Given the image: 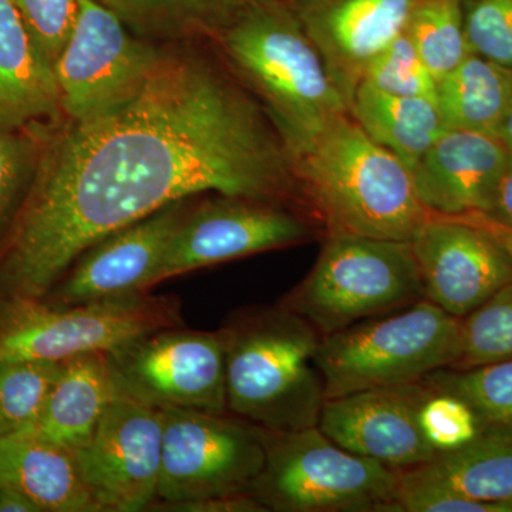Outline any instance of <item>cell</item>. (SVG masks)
I'll return each mask as SVG.
<instances>
[{"label": "cell", "mask_w": 512, "mask_h": 512, "mask_svg": "<svg viewBox=\"0 0 512 512\" xmlns=\"http://www.w3.org/2000/svg\"><path fill=\"white\" fill-rule=\"evenodd\" d=\"M163 412L117 396L76 451L100 512L147 511L157 501L163 460Z\"/></svg>", "instance_id": "cell-13"}, {"label": "cell", "mask_w": 512, "mask_h": 512, "mask_svg": "<svg viewBox=\"0 0 512 512\" xmlns=\"http://www.w3.org/2000/svg\"><path fill=\"white\" fill-rule=\"evenodd\" d=\"M62 116L55 67L15 3L0 0V128H33Z\"/></svg>", "instance_id": "cell-19"}, {"label": "cell", "mask_w": 512, "mask_h": 512, "mask_svg": "<svg viewBox=\"0 0 512 512\" xmlns=\"http://www.w3.org/2000/svg\"><path fill=\"white\" fill-rule=\"evenodd\" d=\"M36 42L55 67L76 22L79 0H12Z\"/></svg>", "instance_id": "cell-33"}, {"label": "cell", "mask_w": 512, "mask_h": 512, "mask_svg": "<svg viewBox=\"0 0 512 512\" xmlns=\"http://www.w3.org/2000/svg\"><path fill=\"white\" fill-rule=\"evenodd\" d=\"M400 473L471 500L512 505V427L485 426L463 447Z\"/></svg>", "instance_id": "cell-22"}, {"label": "cell", "mask_w": 512, "mask_h": 512, "mask_svg": "<svg viewBox=\"0 0 512 512\" xmlns=\"http://www.w3.org/2000/svg\"><path fill=\"white\" fill-rule=\"evenodd\" d=\"M117 397L106 353H92L62 362L36 426L28 431L79 451Z\"/></svg>", "instance_id": "cell-21"}, {"label": "cell", "mask_w": 512, "mask_h": 512, "mask_svg": "<svg viewBox=\"0 0 512 512\" xmlns=\"http://www.w3.org/2000/svg\"><path fill=\"white\" fill-rule=\"evenodd\" d=\"M512 359V284L461 319V345L450 369L467 370Z\"/></svg>", "instance_id": "cell-28"}, {"label": "cell", "mask_w": 512, "mask_h": 512, "mask_svg": "<svg viewBox=\"0 0 512 512\" xmlns=\"http://www.w3.org/2000/svg\"><path fill=\"white\" fill-rule=\"evenodd\" d=\"M220 332L229 413L276 433L318 426L326 394L311 323L278 303L239 311Z\"/></svg>", "instance_id": "cell-4"}, {"label": "cell", "mask_w": 512, "mask_h": 512, "mask_svg": "<svg viewBox=\"0 0 512 512\" xmlns=\"http://www.w3.org/2000/svg\"><path fill=\"white\" fill-rule=\"evenodd\" d=\"M293 178L323 234L412 241L431 214L413 173L349 113L285 140Z\"/></svg>", "instance_id": "cell-2"}, {"label": "cell", "mask_w": 512, "mask_h": 512, "mask_svg": "<svg viewBox=\"0 0 512 512\" xmlns=\"http://www.w3.org/2000/svg\"><path fill=\"white\" fill-rule=\"evenodd\" d=\"M447 130L497 134L512 106V69L470 53L437 83Z\"/></svg>", "instance_id": "cell-24"}, {"label": "cell", "mask_w": 512, "mask_h": 512, "mask_svg": "<svg viewBox=\"0 0 512 512\" xmlns=\"http://www.w3.org/2000/svg\"><path fill=\"white\" fill-rule=\"evenodd\" d=\"M508 154L494 134L446 130L414 165L417 197L434 215L487 214Z\"/></svg>", "instance_id": "cell-18"}, {"label": "cell", "mask_w": 512, "mask_h": 512, "mask_svg": "<svg viewBox=\"0 0 512 512\" xmlns=\"http://www.w3.org/2000/svg\"><path fill=\"white\" fill-rule=\"evenodd\" d=\"M323 237L318 222L295 208L214 194L194 205L175 231L153 286L197 269Z\"/></svg>", "instance_id": "cell-12"}, {"label": "cell", "mask_w": 512, "mask_h": 512, "mask_svg": "<svg viewBox=\"0 0 512 512\" xmlns=\"http://www.w3.org/2000/svg\"><path fill=\"white\" fill-rule=\"evenodd\" d=\"M360 84L390 96L437 99V80L421 60L407 30L372 60Z\"/></svg>", "instance_id": "cell-30"}, {"label": "cell", "mask_w": 512, "mask_h": 512, "mask_svg": "<svg viewBox=\"0 0 512 512\" xmlns=\"http://www.w3.org/2000/svg\"><path fill=\"white\" fill-rule=\"evenodd\" d=\"M349 107L367 66L404 32L417 0H289Z\"/></svg>", "instance_id": "cell-17"}, {"label": "cell", "mask_w": 512, "mask_h": 512, "mask_svg": "<svg viewBox=\"0 0 512 512\" xmlns=\"http://www.w3.org/2000/svg\"><path fill=\"white\" fill-rule=\"evenodd\" d=\"M396 512H512V505L483 503L400 473Z\"/></svg>", "instance_id": "cell-34"}, {"label": "cell", "mask_w": 512, "mask_h": 512, "mask_svg": "<svg viewBox=\"0 0 512 512\" xmlns=\"http://www.w3.org/2000/svg\"><path fill=\"white\" fill-rule=\"evenodd\" d=\"M207 192L312 218L285 140L254 94L224 62L163 49L136 97L46 134L0 254V302L40 301L107 235Z\"/></svg>", "instance_id": "cell-1"}, {"label": "cell", "mask_w": 512, "mask_h": 512, "mask_svg": "<svg viewBox=\"0 0 512 512\" xmlns=\"http://www.w3.org/2000/svg\"><path fill=\"white\" fill-rule=\"evenodd\" d=\"M46 134L33 128H0V231L16 220L30 187Z\"/></svg>", "instance_id": "cell-29"}, {"label": "cell", "mask_w": 512, "mask_h": 512, "mask_svg": "<svg viewBox=\"0 0 512 512\" xmlns=\"http://www.w3.org/2000/svg\"><path fill=\"white\" fill-rule=\"evenodd\" d=\"M322 241L312 271L279 302L322 338L424 299L412 242L346 234Z\"/></svg>", "instance_id": "cell-5"}, {"label": "cell", "mask_w": 512, "mask_h": 512, "mask_svg": "<svg viewBox=\"0 0 512 512\" xmlns=\"http://www.w3.org/2000/svg\"><path fill=\"white\" fill-rule=\"evenodd\" d=\"M420 426L437 453L463 447L483 429L476 413L466 402L436 390L421 409Z\"/></svg>", "instance_id": "cell-32"}, {"label": "cell", "mask_w": 512, "mask_h": 512, "mask_svg": "<svg viewBox=\"0 0 512 512\" xmlns=\"http://www.w3.org/2000/svg\"><path fill=\"white\" fill-rule=\"evenodd\" d=\"M348 113L410 170L447 130L434 97L390 96L359 84Z\"/></svg>", "instance_id": "cell-23"}, {"label": "cell", "mask_w": 512, "mask_h": 512, "mask_svg": "<svg viewBox=\"0 0 512 512\" xmlns=\"http://www.w3.org/2000/svg\"><path fill=\"white\" fill-rule=\"evenodd\" d=\"M423 382L436 392L466 402L481 427H512V359L467 370L446 367L431 373Z\"/></svg>", "instance_id": "cell-26"}, {"label": "cell", "mask_w": 512, "mask_h": 512, "mask_svg": "<svg viewBox=\"0 0 512 512\" xmlns=\"http://www.w3.org/2000/svg\"><path fill=\"white\" fill-rule=\"evenodd\" d=\"M495 136L503 141L508 150L512 151V106Z\"/></svg>", "instance_id": "cell-39"}, {"label": "cell", "mask_w": 512, "mask_h": 512, "mask_svg": "<svg viewBox=\"0 0 512 512\" xmlns=\"http://www.w3.org/2000/svg\"><path fill=\"white\" fill-rule=\"evenodd\" d=\"M454 218H460V220L466 221L471 225H476V227L487 232V234L494 239L495 244L503 249L512 262V228L505 227V225L493 220V218L488 217V215L483 214V212L461 215V217Z\"/></svg>", "instance_id": "cell-37"}, {"label": "cell", "mask_w": 512, "mask_h": 512, "mask_svg": "<svg viewBox=\"0 0 512 512\" xmlns=\"http://www.w3.org/2000/svg\"><path fill=\"white\" fill-rule=\"evenodd\" d=\"M191 200L175 201L101 239L40 301L70 306L148 292L171 238L192 208Z\"/></svg>", "instance_id": "cell-16"}, {"label": "cell", "mask_w": 512, "mask_h": 512, "mask_svg": "<svg viewBox=\"0 0 512 512\" xmlns=\"http://www.w3.org/2000/svg\"><path fill=\"white\" fill-rule=\"evenodd\" d=\"M148 511L171 512H268L251 494L220 495L184 503H154Z\"/></svg>", "instance_id": "cell-35"}, {"label": "cell", "mask_w": 512, "mask_h": 512, "mask_svg": "<svg viewBox=\"0 0 512 512\" xmlns=\"http://www.w3.org/2000/svg\"><path fill=\"white\" fill-rule=\"evenodd\" d=\"M136 35L99 0H79L76 22L55 62L67 120L109 113L146 86L163 49Z\"/></svg>", "instance_id": "cell-10"}, {"label": "cell", "mask_w": 512, "mask_h": 512, "mask_svg": "<svg viewBox=\"0 0 512 512\" xmlns=\"http://www.w3.org/2000/svg\"><path fill=\"white\" fill-rule=\"evenodd\" d=\"M0 512H39L35 504L15 488L0 485Z\"/></svg>", "instance_id": "cell-38"}, {"label": "cell", "mask_w": 512, "mask_h": 512, "mask_svg": "<svg viewBox=\"0 0 512 512\" xmlns=\"http://www.w3.org/2000/svg\"><path fill=\"white\" fill-rule=\"evenodd\" d=\"M174 326H183V316L173 296L140 292L70 306L13 299L0 306V363L66 362Z\"/></svg>", "instance_id": "cell-8"}, {"label": "cell", "mask_w": 512, "mask_h": 512, "mask_svg": "<svg viewBox=\"0 0 512 512\" xmlns=\"http://www.w3.org/2000/svg\"><path fill=\"white\" fill-rule=\"evenodd\" d=\"M208 37L284 140L348 113L289 0H234Z\"/></svg>", "instance_id": "cell-3"}, {"label": "cell", "mask_w": 512, "mask_h": 512, "mask_svg": "<svg viewBox=\"0 0 512 512\" xmlns=\"http://www.w3.org/2000/svg\"><path fill=\"white\" fill-rule=\"evenodd\" d=\"M487 215L505 227L512 228V151L508 154L503 171L495 184Z\"/></svg>", "instance_id": "cell-36"}, {"label": "cell", "mask_w": 512, "mask_h": 512, "mask_svg": "<svg viewBox=\"0 0 512 512\" xmlns=\"http://www.w3.org/2000/svg\"><path fill=\"white\" fill-rule=\"evenodd\" d=\"M266 460L251 495L266 511L396 512L400 471L338 446L319 427L265 430Z\"/></svg>", "instance_id": "cell-7"}, {"label": "cell", "mask_w": 512, "mask_h": 512, "mask_svg": "<svg viewBox=\"0 0 512 512\" xmlns=\"http://www.w3.org/2000/svg\"><path fill=\"white\" fill-rule=\"evenodd\" d=\"M471 53L512 69V0H460Z\"/></svg>", "instance_id": "cell-31"}, {"label": "cell", "mask_w": 512, "mask_h": 512, "mask_svg": "<svg viewBox=\"0 0 512 512\" xmlns=\"http://www.w3.org/2000/svg\"><path fill=\"white\" fill-rule=\"evenodd\" d=\"M433 392L417 382L330 397L318 427L350 453L396 471L410 470L437 454L420 426L421 409Z\"/></svg>", "instance_id": "cell-14"}, {"label": "cell", "mask_w": 512, "mask_h": 512, "mask_svg": "<svg viewBox=\"0 0 512 512\" xmlns=\"http://www.w3.org/2000/svg\"><path fill=\"white\" fill-rule=\"evenodd\" d=\"M106 359L117 396L160 410L228 412L220 330H153L110 350Z\"/></svg>", "instance_id": "cell-11"}, {"label": "cell", "mask_w": 512, "mask_h": 512, "mask_svg": "<svg viewBox=\"0 0 512 512\" xmlns=\"http://www.w3.org/2000/svg\"><path fill=\"white\" fill-rule=\"evenodd\" d=\"M461 319L427 299L322 338L315 362L326 399L423 382L460 355Z\"/></svg>", "instance_id": "cell-6"}, {"label": "cell", "mask_w": 512, "mask_h": 512, "mask_svg": "<svg viewBox=\"0 0 512 512\" xmlns=\"http://www.w3.org/2000/svg\"><path fill=\"white\" fill-rule=\"evenodd\" d=\"M0 485L15 488L39 512H100L76 453L33 431L0 437Z\"/></svg>", "instance_id": "cell-20"}, {"label": "cell", "mask_w": 512, "mask_h": 512, "mask_svg": "<svg viewBox=\"0 0 512 512\" xmlns=\"http://www.w3.org/2000/svg\"><path fill=\"white\" fill-rule=\"evenodd\" d=\"M406 30L437 83L471 53L460 0H417Z\"/></svg>", "instance_id": "cell-25"}, {"label": "cell", "mask_w": 512, "mask_h": 512, "mask_svg": "<svg viewBox=\"0 0 512 512\" xmlns=\"http://www.w3.org/2000/svg\"><path fill=\"white\" fill-rule=\"evenodd\" d=\"M156 503L251 494L264 470L265 430L229 412L163 409Z\"/></svg>", "instance_id": "cell-9"}, {"label": "cell", "mask_w": 512, "mask_h": 512, "mask_svg": "<svg viewBox=\"0 0 512 512\" xmlns=\"http://www.w3.org/2000/svg\"><path fill=\"white\" fill-rule=\"evenodd\" d=\"M62 362L0 363V437L36 426Z\"/></svg>", "instance_id": "cell-27"}, {"label": "cell", "mask_w": 512, "mask_h": 512, "mask_svg": "<svg viewBox=\"0 0 512 512\" xmlns=\"http://www.w3.org/2000/svg\"><path fill=\"white\" fill-rule=\"evenodd\" d=\"M410 242L424 299L458 319L512 284L511 259L487 232L460 218L431 214Z\"/></svg>", "instance_id": "cell-15"}]
</instances>
